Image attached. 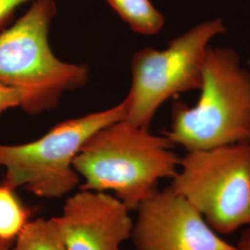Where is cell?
I'll return each instance as SVG.
<instances>
[{
	"label": "cell",
	"mask_w": 250,
	"mask_h": 250,
	"mask_svg": "<svg viewBox=\"0 0 250 250\" xmlns=\"http://www.w3.org/2000/svg\"><path fill=\"white\" fill-rule=\"evenodd\" d=\"M174 146L164 134L125 120L112 123L91 135L74 159V170L83 179L80 189L112 191L129 210H136L161 180L177 172L181 157Z\"/></svg>",
	"instance_id": "cell-1"
},
{
	"label": "cell",
	"mask_w": 250,
	"mask_h": 250,
	"mask_svg": "<svg viewBox=\"0 0 250 250\" xmlns=\"http://www.w3.org/2000/svg\"><path fill=\"white\" fill-rule=\"evenodd\" d=\"M199 91L193 106L172 104L170 142L187 152L250 144V71L235 49L208 47Z\"/></svg>",
	"instance_id": "cell-2"
},
{
	"label": "cell",
	"mask_w": 250,
	"mask_h": 250,
	"mask_svg": "<svg viewBox=\"0 0 250 250\" xmlns=\"http://www.w3.org/2000/svg\"><path fill=\"white\" fill-rule=\"evenodd\" d=\"M56 13L55 0H36L0 31V83L23 92L21 108L29 115L53 109L64 93L83 87L89 78L85 64L65 62L53 53L49 32Z\"/></svg>",
	"instance_id": "cell-3"
},
{
	"label": "cell",
	"mask_w": 250,
	"mask_h": 250,
	"mask_svg": "<svg viewBox=\"0 0 250 250\" xmlns=\"http://www.w3.org/2000/svg\"><path fill=\"white\" fill-rule=\"evenodd\" d=\"M225 32L222 19L209 20L173 38L163 49L144 47L136 51L131 62V88L124 99L125 122L149 129L163 103L200 89L210 42Z\"/></svg>",
	"instance_id": "cell-4"
},
{
	"label": "cell",
	"mask_w": 250,
	"mask_h": 250,
	"mask_svg": "<svg viewBox=\"0 0 250 250\" xmlns=\"http://www.w3.org/2000/svg\"><path fill=\"white\" fill-rule=\"evenodd\" d=\"M126 104L62 122L33 142L0 144V167L5 182L14 189L23 188L36 197L61 198L80 183L73 161L91 135L99 129L125 120Z\"/></svg>",
	"instance_id": "cell-5"
},
{
	"label": "cell",
	"mask_w": 250,
	"mask_h": 250,
	"mask_svg": "<svg viewBox=\"0 0 250 250\" xmlns=\"http://www.w3.org/2000/svg\"><path fill=\"white\" fill-rule=\"evenodd\" d=\"M170 180L220 235L250 226V144L187 152Z\"/></svg>",
	"instance_id": "cell-6"
},
{
	"label": "cell",
	"mask_w": 250,
	"mask_h": 250,
	"mask_svg": "<svg viewBox=\"0 0 250 250\" xmlns=\"http://www.w3.org/2000/svg\"><path fill=\"white\" fill-rule=\"evenodd\" d=\"M131 238L136 250H236L172 188L158 189L136 208Z\"/></svg>",
	"instance_id": "cell-7"
},
{
	"label": "cell",
	"mask_w": 250,
	"mask_h": 250,
	"mask_svg": "<svg viewBox=\"0 0 250 250\" xmlns=\"http://www.w3.org/2000/svg\"><path fill=\"white\" fill-rule=\"evenodd\" d=\"M129 211L107 192L80 189L52 219L67 250H121L133 231Z\"/></svg>",
	"instance_id": "cell-8"
},
{
	"label": "cell",
	"mask_w": 250,
	"mask_h": 250,
	"mask_svg": "<svg viewBox=\"0 0 250 250\" xmlns=\"http://www.w3.org/2000/svg\"><path fill=\"white\" fill-rule=\"evenodd\" d=\"M131 30L142 36H155L165 23L164 16L150 0H105Z\"/></svg>",
	"instance_id": "cell-9"
},
{
	"label": "cell",
	"mask_w": 250,
	"mask_h": 250,
	"mask_svg": "<svg viewBox=\"0 0 250 250\" xmlns=\"http://www.w3.org/2000/svg\"><path fill=\"white\" fill-rule=\"evenodd\" d=\"M5 181L0 184V240L11 243L29 222L30 209Z\"/></svg>",
	"instance_id": "cell-10"
},
{
	"label": "cell",
	"mask_w": 250,
	"mask_h": 250,
	"mask_svg": "<svg viewBox=\"0 0 250 250\" xmlns=\"http://www.w3.org/2000/svg\"><path fill=\"white\" fill-rule=\"evenodd\" d=\"M11 250H67L53 219L29 221Z\"/></svg>",
	"instance_id": "cell-11"
},
{
	"label": "cell",
	"mask_w": 250,
	"mask_h": 250,
	"mask_svg": "<svg viewBox=\"0 0 250 250\" xmlns=\"http://www.w3.org/2000/svg\"><path fill=\"white\" fill-rule=\"evenodd\" d=\"M23 103L24 94L21 90L0 83V116L9 108L22 107Z\"/></svg>",
	"instance_id": "cell-12"
},
{
	"label": "cell",
	"mask_w": 250,
	"mask_h": 250,
	"mask_svg": "<svg viewBox=\"0 0 250 250\" xmlns=\"http://www.w3.org/2000/svg\"><path fill=\"white\" fill-rule=\"evenodd\" d=\"M35 1L36 0H0V31L6 28L19 7Z\"/></svg>",
	"instance_id": "cell-13"
},
{
	"label": "cell",
	"mask_w": 250,
	"mask_h": 250,
	"mask_svg": "<svg viewBox=\"0 0 250 250\" xmlns=\"http://www.w3.org/2000/svg\"><path fill=\"white\" fill-rule=\"evenodd\" d=\"M236 250H250V230L245 231L240 240L236 244Z\"/></svg>",
	"instance_id": "cell-14"
},
{
	"label": "cell",
	"mask_w": 250,
	"mask_h": 250,
	"mask_svg": "<svg viewBox=\"0 0 250 250\" xmlns=\"http://www.w3.org/2000/svg\"><path fill=\"white\" fill-rule=\"evenodd\" d=\"M0 250H11L10 249V243L1 241L0 240Z\"/></svg>",
	"instance_id": "cell-15"
},
{
	"label": "cell",
	"mask_w": 250,
	"mask_h": 250,
	"mask_svg": "<svg viewBox=\"0 0 250 250\" xmlns=\"http://www.w3.org/2000/svg\"><path fill=\"white\" fill-rule=\"evenodd\" d=\"M247 64H248V68H249V70L250 71V55L249 59H248V61H247Z\"/></svg>",
	"instance_id": "cell-16"
}]
</instances>
